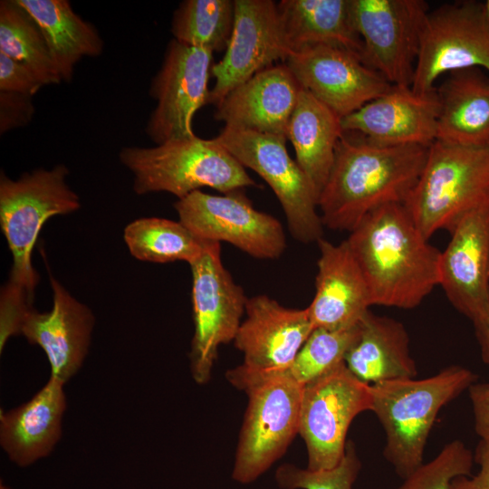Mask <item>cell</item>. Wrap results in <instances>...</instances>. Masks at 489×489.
<instances>
[{"label":"cell","mask_w":489,"mask_h":489,"mask_svg":"<svg viewBox=\"0 0 489 489\" xmlns=\"http://www.w3.org/2000/svg\"><path fill=\"white\" fill-rule=\"evenodd\" d=\"M429 146L376 144L343 131L318 202L324 227L351 232L369 213L404 204L425 167Z\"/></svg>","instance_id":"obj_1"},{"label":"cell","mask_w":489,"mask_h":489,"mask_svg":"<svg viewBox=\"0 0 489 489\" xmlns=\"http://www.w3.org/2000/svg\"><path fill=\"white\" fill-rule=\"evenodd\" d=\"M346 241L372 305L414 309L439 285L441 251L429 244L403 204L369 213Z\"/></svg>","instance_id":"obj_2"},{"label":"cell","mask_w":489,"mask_h":489,"mask_svg":"<svg viewBox=\"0 0 489 489\" xmlns=\"http://www.w3.org/2000/svg\"><path fill=\"white\" fill-rule=\"evenodd\" d=\"M68 174L63 164L24 173L15 180L1 172L0 225L12 254L1 303L33 306L39 275L32 264V253L40 231L51 217L81 207L79 196L66 183Z\"/></svg>","instance_id":"obj_3"},{"label":"cell","mask_w":489,"mask_h":489,"mask_svg":"<svg viewBox=\"0 0 489 489\" xmlns=\"http://www.w3.org/2000/svg\"><path fill=\"white\" fill-rule=\"evenodd\" d=\"M477 378L469 369L451 365L426 379L371 385V412L386 435L383 456L402 479L424 463L425 447L441 408Z\"/></svg>","instance_id":"obj_4"},{"label":"cell","mask_w":489,"mask_h":489,"mask_svg":"<svg viewBox=\"0 0 489 489\" xmlns=\"http://www.w3.org/2000/svg\"><path fill=\"white\" fill-rule=\"evenodd\" d=\"M225 378L248 397L232 471L235 482L246 484L279 460L299 434L304 386L288 370L263 373L242 364Z\"/></svg>","instance_id":"obj_5"},{"label":"cell","mask_w":489,"mask_h":489,"mask_svg":"<svg viewBox=\"0 0 489 489\" xmlns=\"http://www.w3.org/2000/svg\"><path fill=\"white\" fill-rule=\"evenodd\" d=\"M119 158L132 173L137 195L167 192L180 199L202 187L225 194L257 186L215 138L195 135L155 147H125Z\"/></svg>","instance_id":"obj_6"},{"label":"cell","mask_w":489,"mask_h":489,"mask_svg":"<svg viewBox=\"0 0 489 489\" xmlns=\"http://www.w3.org/2000/svg\"><path fill=\"white\" fill-rule=\"evenodd\" d=\"M403 205L427 239L439 230L451 233L465 216L489 206V148L436 139Z\"/></svg>","instance_id":"obj_7"},{"label":"cell","mask_w":489,"mask_h":489,"mask_svg":"<svg viewBox=\"0 0 489 489\" xmlns=\"http://www.w3.org/2000/svg\"><path fill=\"white\" fill-rule=\"evenodd\" d=\"M215 139L272 188L293 238L311 244L323 237L319 196L296 160L290 157L285 136L225 126Z\"/></svg>","instance_id":"obj_8"},{"label":"cell","mask_w":489,"mask_h":489,"mask_svg":"<svg viewBox=\"0 0 489 489\" xmlns=\"http://www.w3.org/2000/svg\"><path fill=\"white\" fill-rule=\"evenodd\" d=\"M189 266L194 323L190 372L197 384L204 385L211 378L219 347L234 341L248 298L225 267L220 243L207 241Z\"/></svg>","instance_id":"obj_9"},{"label":"cell","mask_w":489,"mask_h":489,"mask_svg":"<svg viewBox=\"0 0 489 489\" xmlns=\"http://www.w3.org/2000/svg\"><path fill=\"white\" fill-rule=\"evenodd\" d=\"M475 67L489 72V22L482 2L459 1L429 10L421 30L413 91L430 92L441 76Z\"/></svg>","instance_id":"obj_10"},{"label":"cell","mask_w":489,"mask_h":489,"mask_svg":"<svg viewBox=\"0 0 489 489\" xmlns=\"http://www.w3.org/2000/svg\"><path fill=\"white\" fill-rule=\"evenodd\" d=\"M372 409L371 385L356 378L345 362L303 387L299 435L307 468L328 469L343 457L353 419Z\"/></svg>","instance_id":"obj_11"},{"label":"cell","mask_w":489,"mask_h":489,"mask_svg":"<svg viewBox=\"0 0 489 489\" xmlns=\"http://www.w3.org/2000/svg\"><path fill=\"white\" fill-rule=\"evenodd\" d=\"M174 208L178 220L202 240L226 242L262 260L278 259L286 249L283 225L254 208L244 189L222 195L197 190L177 199Z\"/></svg>","instance_id":"obj_12"},{"label":"cell","mask_w":489,"mask_h":489,"mask_svg":"<svg viewBox=\"0 0 489 489\" xmlns=\"http://www.w3.org/2000/svg\"><path fill=\"white\" fill-rule=\"evenodd\" d=\"M350 12L362 42V62L390 84L411 87L428 4L423 0H350Z\"/></svg>","instance_id":"obj_13"},{"label":"cell","mask_w":489,"mask_h":489,"mask_svg":"<svg viewBox=\"0 0 489 489\" xmlns=\"http://www.w3.org/2000/svg\"><path fill=\"white\" fill-rule=\"evenodd\" d=\"M213 53L175 39L168 43L149 88L157 104L148 120L146 133L156 145L196 135L194 117L209 101Z\"/></svg>","instance_id":"obj_14"},{"label":"cell","mask_w":489,"mask_h":489,"mask_svg":"<svg viewBox=\"0 0 489 489\" xmlns=\"http://www.w3.org/2000/svg\"><path fill=\"white\" fill-rule=\"evenodd\" d=\"M301 87L340 118L387 92L390 84L346 49L317 45L292 53L283 62Z\"/></svg>","instance_id":"obj_15"},{"label":"cell","mask_w":489,"mask_h":489,"mask_svg":"<svg viewBox=\"0 0 489 489\" xmlns=\"http://www.w3.org/2000/svg\"><path fill=\"white\" fill-rule=\"evenodd\" d=\"M235 23L224 57L213 64L215 84L208 104L215 107L235 88L289 55L272 0H235Z\"/></svg>","instance_id":"obj_16"},{"label":"cell","mask_w":489,"mask_h":489,"mask_svg":"<svg viewBox=\"0 0 489 489\" xmlns=\"http://www.w3.org/2000/svg\"><path fill=\"white\" fill-rule=\"evenodd\" d=\"M441 252L439 285L473 322L489 319V206L465 216Z\"/></svg>","instance_id":"obj_17"},{"label":"cell","mask_w":489,"mask_h":489,"mask_svg":"<svg viewBox=\"0 0 489 489\" xmlns=\"http://www.w3.org/2000/svg\"><path fill=\"white\" fill-rule=\"evenodd\" d=\"M245 319L234 340L253 371H286L315 329L307 308H288L266 294L248 298Z\"/></svg>","instance_id":"obj_18"},{"label":"cell","mask_w":489,"mask_h":489,"mask_svg":"<svg viewBox=\"0 0 489 489\" xmlns=\"http://www.w3.org/2000/svg\"><path fill=\"white\" fill-rule=\"evenodd\" d=\"M50 283L52 309L46 312L29 310L23 319L20 334L43 350L51 377L66 384L78 373L88 355L95 317L51 273Z\"/></svg>","instance_id":"obj_19"},{"label":"cell","mask_w":489,"mask_h":489,"mask_svg":"<svg viewBox=\"0 0 489 489\" xmlns=\"http://www.w3.org/2000/svg\"><path fill=\"white\" fill-rule=\"evenodd\" d=\"M439 101L436 88L418 94L392 85L384 94L341 118L343 131H354L384 146H430L436 139Z\"/></svg>","instance_id":"obj_20"},{"label":"cell","mask_w":489,"mask_h":489,"mask_svg":"<svg viewBox=\"0 0 489 489\" xmlns=\"http://www.w3.org/2000/svg\"><path fill=\"white\" fill-rule=\"evenodd\" d=\"M315 293L307 307L314 328L336 330L358 323L372 306L369 290L346 240L318 242Z\"/></svg>","instance_id":"obj_21"},{"label":"cell","mask_w":489,"mask_h":489,"mask_svg":"<svg viewBox=\"0 0 489 489\" xmlns=\"http://www.w3.org/2000/svg\"><path fill=\"white\" fill-rule=\"evenodd\" d=\"M301 90L284 62L272 65L231 91L214 117L225 126L286 137Z\"/></svg>","instance_id":"obj_22"},{"label":"cell","mask_w":489,"mask_h":489,"mask_svg":"<svg viewBox=\"0 0 489 489\" xmlns=\"http://www.w3.org/2000/svg\"><path fill=\"white\" fill-rule=\"evenodd\" d=\"M64 383L51 377L29 400L0 412V445L8 459L27 467L50 455L62 435Z\"/></svg>","instance_id":"obj_23"},{"label":"cell","mask_w":489,"mask_h":489,"mask_svg":"<svg viewBox=\"0 0 489 489\" xmlns=\"http://www.w3.org/2000/svg\"><path fill=\"white\" fill-rule=\"evenodd\" d=\"M439 101L436 139L489 148V76L481 68L448 73L436 88Z\"/></svg>","instance_id":"obj_24"},{"label":"cell","mask_w":489,"mask_h":489,"mask_svg":"<svg viewBox=\"0 0 489 489\" xmlns=\"http://www.w3.org/2000/svg\"><path fill=\"white\" fill-rule=\"evenodd\" d=\"M345 364L356 378L369 385L417 375L403 323L369 310L360 321V332L345 357Z\"/></svg>","instance_id":"obj_25"},{"label":"cell","mask_w":489,"mask_h":489,"mask_svg":"<svg viewBox=\"0 0 489 489\" xmlns=\"http://www.w3.org/2000/svg\"><path fill=\"white\" fill-rule=\"evenodd\" d=\"M277 12L290 53L331 45L350 51L362 60L363 45L351 21L350 0H282Z\"/></svg>","instance_id":"obj_26"},{"label":"cell","mask_w":489,"mask_h":489,"mask_svg":"<svg viewBox=\"0 0 489 489\" xmlns=\"http://www.w3.org/2000/svg\"><path fill=\"white\" fill-rule=\"evenodd\" d=\"M342 133L341 118L302 88L286 138L295 150L296 162L319 197L332 168Z\"/></svg>","instance_id":"obj_27"},{"label":"cell","mask_w":489,"mask_h":489,"mask_svg":"<svg viewBox=\"0 0 489 489\" xmlns=\"http://www.w3.org/2000/svg\"><path fill=\"white\" fill-rule=\"evenodd\" d=\"M40 27L62 82H71L83 57H97L103 41L97 29L82 19L67 0H16Z\"/></svg>","instance_id":"obj_28"},{"label":"cell","mask_w":489,"mask_h":489,"mask_svg":"<svg viewBox=\"0 0 489 489\" xmlns=\"http://www.w3.org/2000/svg\"><path fill=\"white\" fill-rule=\"evenodd\" d=\"M123 237L133 257L159 264L184 261L189 264L202 254L207 242L196 236L179 220L159 217L130 222Z\"/></svg>","instance_id":"obj_29"},{"label":"cell","mask_w":489,"mask_h":489,"mask_svg":"<svg viewBox=\"0 0 489 489\" xmlns=\"http://www.w3.org/2000/svg\"><path fill=\"white\" fill-rule=\"evenodd\" d=\"M0 53L24 65L43 86L62 82L40 27L16 0L0 2Z\"/></svg>","instance_id":"obj_30"},{"label":"cell","mask_w":489,"mask_h":489,"mask_svg":"<svg viewBox=\"0 0 489 489\" xmlns=\"http://www.w3.org/2000/svg\"><path fill=\"white\" fill-rule=\"evenodd\" d=\"M235 0H185L171 20L173 39L214 52L226 50L235 23Z\"/></svg>","instance_id":"obj_31"},{"label":"cell","mask_w":489,"mask_h":489,"mask_svg":"<svg viewBox=\"0 0 489 489\" xmlns=\"http://www.w3.org/2000/svg\"><path fill=\"white\" fill-rule=\"evenodd\" d=\"M359 332L360 321L336 330L315 328L288 372L303 386L327 374L345 362V357L356 341Z\"/></svg>","instance_id":"obj_32"},{"label":"cell","mask_w":489,"mask_h":489,"mask_svg":"<svg viewBox=\"0 0 489 489\" xmlns=\"http://www.w3.org/2000/svg\"><path fill=\"white\" fill-rule=\"evenodd\" d=\"M360 470L355 444L348 440L344 455L335 466L311 470L283 464L275 471V481L282 489H353Z\"/></svg>","instance_id":"obj_33"},{"label":"cell","mask_w":489,"mask_h":489,"mask_svg":"<svg viewBox=\"0 0 489 489\" xmlns=\"http://www.w3.org/2000/svg\"><path fill=\"white\" fill-rule=\"evenodd\" d=\"M474 463L475 455L465 444L453 440L405 477L397 489H452L455 478L472 475Z\"/></svg>","instance_id":"obj_34"},{"label":"cell","mask_w":489,"mask_h":489,"mask_svg":"<svg viewBox=\"0 0 489 489\" xmlns=\"http://www.w3.org/2000/svg\"><path fill=\"white\" fill-rule=\"evenodd\" d=\"M43 86L24 65L0 53V91L34 96Z\"/></svg>","instance_id":"obj_35"},{"label":"cell","mask_w":489,"mask_h":489,"mask_svg":"<svg viewBox=\"0 0 489 489\" xmlns=\"http://www.w3.org/2000/svg\"><path fill=\"white\" fill-rule=\"evenodd\" d=\"M31 95L0 91V132L26 125L33 118L34 108Z\"/></svg>","instance_id":"obj_36"},{"label":"cell","mask_w":489,"mask_h":489,"mask_svg":"<svg viewBox=\"0 0 489 489\" xmlns=\"http://www.w3.org/2000/svg\"><path fill=\"white\" fill-rule=\"evenodd\" d=\"M468 390L475 417V430L480 441L489 446V383L472 384Z\"/></svg>","instance_id":"obj_37"},{"label":"cell","mask_w":489,"mask_h":489,"mask_svg":"<svg viewBox=\"0 0 489 489\" xmlns=\"http://www.w3.org/2000/svg\"><path fill=\"white\" fill-rule=\"evenodd\" d=\"M474 455L475 463L479 466L478 472L455 478L452 489H489V446L480 441Z\"/></svg>","instance_id":"obj_38"},{"label":"cell","mask_w":489,"mask_h":489,"mask_svg":"<svg viewBox=\"0 0 489 489\" xmlns=\"http://www.w3.org/2000/svg\"><path fill=\"white\" fill-rule=\"evenodd\" d=\"M483 361L489 365V319L473 322Z\"/></svg>","instance_id":"obj_39"},{"label":"cell","mask_w":489,"mask_h":489,"mask_svg":"<svg viewBox=\"0 0 489 489\" xmlns=\"http://www.w3.org/2000/svg\"><path fill=\"white\" fill-rule=\"evenodd\" d=\"M482 5H483L484 14L486 20L489 22V0L482 2Z\"/></svg>","instance_id":"obj_40"},{"label":"cell","mask_w":489,"mask_h":489,"mask_svg":"<svg viewBox=\"0 0 489 489\" xmlns=\"http://www.w3.org/2000/svg\"><path fill=\"white\" fill-rule=\"evenodd\" d=\"M0 489H12L9 485H7L3 479L0 481Z\"/></svg>","instance_id":"obj_41"}]
</instances>
